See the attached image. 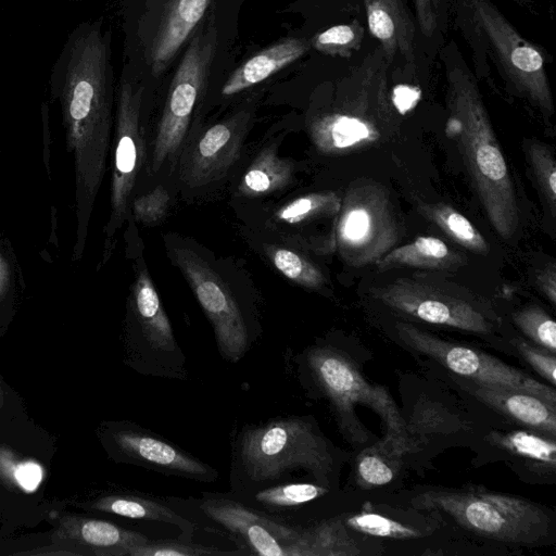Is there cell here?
Listing matches in <instances>:
<instances>
[{"instance_id":"6da1fadb","label":"cell","mask_w":556,"mask_h":556,"mask_svg":"<svg viewBox=\"0 0 556 556\" xmlns=\"http://www.w3.org/2000/svg\"><path fill=\"white\" fill-rule=\"evenodd\" d=\"M446 80V136L454 140L492 227L511 239L519 208L511 175L492 128L478 80L455 41L440 49Z\"/></svg>"},{"instance_id":"7a4b0ae2","label":"cell","mask_w":556,"mask_h":556,"mask_svg":"<svg viewBox=\"0 0 556 556\" xmlns=\"http://www.w3.org/2000/svg\"><path fill=\"white\" fill-rule=\"evenodd\" d=\"M338 452L312 416H282L248 424L236 435L231 452L230 484L269 485L309 481L331 488Z\"/></svg>"},{"instance_id":"3957f363","label":"cell","mask_w":556,"mask_h":556,"mask_svg":"<svg viewBox=\"0 0 556 556\" xmlns=\"http://www.w3.org/2000/svg\"><path fill=\"white\" fill-rule=\"evenodd\" d=\"M455 26L467 42L476 79L497 77L514 94L554 114L543 51L526 39L492 0H453Z\"/></svg>"},{"instance_id":"277c9868","label":"cell","mask_w":556,"mask_h":556,"mask_svg":"<svg viewBox=\"0 0 556 556\" xmlns=\"http://www.w3.org/2000/svg\"><path fill=\"white\" fill-rule=\"evenodd\" d=\"M294 362L301 386L309 396L329 403L342 435L354 447H366L371 437L356 414L357 406L365 405L386 427V434L378 442L403 460L404 418L387 389L368 382L348 353L332 343L317 341L299 353Z\"/></svg>"},{"instance_id":"5b68a950","label":"cell","mask_w":556,"mask_h":556,"mask_svg":"<svg viewBox=\"0 0 556 556\" xmlns=\"http://www.w3.org/2000/svg\"><path fill=\"white\" fill-rule=\"evenodd\" d=\"M389 72L378 46L339 81L327 105L308 122L318 151L358 152L391 138L399 126V111L389 89Z\"/></svg>"},{"instance_id":"8992f818","label":"cell","mask_w":556,"mask_h":556,"mask_svg":"<svg viewBox=\"0 0 556 556\" xmlns=\"http://www.w3.org/2000/svg\"><path fill=\"white\" fill-rule=\"evenodd\" d=\"M409 506L453 521L479 539L507 546L538 547L556 536V516L548 507L483 488H429L413 495Z\"/></svg>"},{"instance_id":"52a82bcc","label":"cell","mask_w":556,"mask_h":556,"mask_svg":"<svg viewBox=\"0 0 556 556\" xmlns=\"http://www.w3.org/2000/svg\"><path fill=\"white\" fill-rule=\"evenodd\" d=\"M369 295L403 317L500 339L502 319L494 306L463 288L414 276L374 287Z\"/></svg>"},{"instance_id":"ba28073f","label":"cell","mask_w":556,"mask_h":556,"mask_svg":"<svg viewBox=\"0 0 556 556\" xmlns=\"http://www.w3.org/2000/svg\"><path fill=\"white\" fill-rule=\"evenodd\" d=\"M392 330L393 338L402 346L438 365L444 374L490 387L528 392L556 406L555 387L484 351L442 339L403 319L395 320Z\"/></svg>"},{"instance_id":"9c48e42d","label":"cell","mask_w":556,"mask_h":556,"mask_svg":"<svg viewBox=\"0 0 556 556\" xmlns=\"http://www.w3.org/2000/svg\"><path fill=\"white\" fill-rule=\"evenodd\" d=\"M126 348L128 365L140 375L179 380L188 376L186 356L146 266L132 287Z\"/></svg>"},{"instance_id":"30bf717a","label":"cell","mask_w":556,"mask_h":556,"mask_svg":"<svg viewBox=\"0 0 556 556\" xmlns=\"http://www.w3.org/2000/svg\"><path fill=\"white\" fill-rule=\"evenodd\" d=\"M170 255L210 320L223 359L236 364L256 341L260 328L247 315L216 270L189 248L170 249Z\"/></svg>"},{"instance_id":"8fae6325","label":"cell","mask_w":556,"mask_h":556,"mask_svg":"<svg viewBox=\"0 0 556 556\" xmlns=\"http://www.w3.org/2000/svg\"><path fill=\"white\" fill-rule=\"evenodd\" d=\"M336 245L351 266L375 263L399 241L400 228L383 189L376 184H352L341 200Z\"/></svg>"},{"instance_id":"7c38bea8","label":"cell","mask_w":556,"mask_h":556,"mask_svg":"<svg viewBox=\"0 0 556 556\" xmlns=\"http://www.w3.org/2000/svg\"><path fill=\"white\" fill-rule=\"evenodd\" d=\"M181 501L191 506L197 516L227 532L244 555L308 556L305 527L255 511L227 493L204 492L199 498Z\"/></svg>"},{"instance_id":"4fadbf2b","label":"cell","mask_w":556,"mask_h":556,"mask_svg":"<svg viewBox=\"0 0 556 556\" xmlns=\"http://www.w3.org/2000/svg\"><path fill=\"white\" fill-rule=\"evenodd\" d=\"M216 38L213 24L200 29L190 40L176 68L157 125L151 161L153 172H157L167 159L172 160L182 143L208 75Z\"/></svg>"},{"instance_id":"5bb4252c","label":"cell","mask_w":556,"mask_h":556,"mask_svg":"<svg viewBox=\"0 0 556 556\" xmlns=\"http://www.w3.org/2000/svg\"><path fill=\"white\" fill-rule=\"evenodd\" d=\"M142 88L122 80L118 89L115 148L111 185V216L105 228L108 239L124 223L138 172L146 155L140 126Z\"/></svg>"},{"instance_id":"9a60e30c","label":"cell","mask_w":556,"mask_h":556,"mask_svg":"<svg viewBox=\"0 0 556 556\" xmlns=\"http://www.w3.org/2000/svg\"><path fill=\"white\" fill-rule=\"evenodd\" d=\"M108 439L118 462L200 482H214L218 478L215 468L140 425L115 422Z\"/></svg>"},{"instance_id":"2e32d148","label":"cell","mask_w":556,"mask_h":556,"mask_svg":"<svg viewBox=\"0 0 556 556\" xmlns=\"http://www.w3.org/2000/svg\"><path fill=\"white\" fill-rule=\"evenodd\" d=\"M251 114L240 111L212 125L185 150L180 177L189 187L220 179L240 154Z\"/></svg>"},{"instance_id":"e0dca14e","label":"cell","mask_w":556,"mask_h":556,"mask_svg":"<svg viewBox=\"0 0 556 556\" xmlns=\"http://www.w3.org/2000/svg\"><path fill=\"white\" fill-rule=\"evenodd\" d=\"M370 35L378 41L389 71L418 74L420 54L425 52L417 22L407 0H364Z\"/></svg>"},{"instance_id":"ac0fdd59","label":"cell","mask_w":556,"mask_h":556,"mask_svg":"<svg viewBox=\"0 0 556 556\" xmlns=\"http://www.w3.org/2000/svg\"><path fill=\"white\" fill-rule=\"evenodd\" d=\"M463 391L522 429L556 439V406L523 391L490 387L445 374Z\"/></svg>"},{"instance_id":"d6986e66","label":"cell","mask_w":556,"mask_h":556,"mask_svg":"<svg viewBox=\"0 0 556 556\" xmlns=\"http://www.w3.org/2000/svg\"><path fill=\"white\" fill-rule=\"evenodd\" d=\"M483 444L504 460L520 479L548 483L556 477V439L527 429L491 431Z\"/></svg>"},{"instance_id":"ffe728a7","label":"cell","mask_w":556,"mask_h":556,"mask_svg":"<svg viewBox=\"0 0 556 556\" xmlns=\"http://www.w3.org/2000/svg\"><path fill=\"white\" fill-rule=\"evenodd\" d=\"M150 539L106 520L79 516L62 517L51 535L53 544L75 555L128 556L129 551Z\"/></svg>"},{"instance_id":"44dd1931","label":"cell","mask_w":556,"mask_h":556,"mask_svg":"<svg viewBox=\"0 0 556 556\" xmlns=\"http://www.w3.org/2000/svg\"><path fill=\"white\" fill-rule=\"evenodd\" d=\"M231 498L276 520L302 526L305 509L327 496L329 486L313 481H291L269 485L230 484Z\"/></svg>"},{"instance_id":"7402d4cb","label":"cell","mask_w":556,"mask_h":556,"mask_svg":"<svg viewBox=\"0 0 556 556\" xmlns=\"http://www.w3.org/2000/svg\"><path fill=\"white\" fill-rule=\"evenodd\" d=\"M212 0H169L150 52L154 74H161L195 29Z\"/></svg>"},{"instance_id":"603a6c76","label":"cell","mask_w":556,"mask_h":556,"mask_svg":"<svg viewBox=\"0 0 556 556\" xmlns=\"http://www.w3.org/2000/svg\"><path fill=\"white\" fill-rule=\"evenodd\" d=\"M309 43L300 38H287L258 51L228 77L222 93L226 97L241 92L267 79L303 56Z\"/></svg>"},{"instance_id":"cb8c5ba5","label":"cell","mask_w":556,"mask_h":556,"mask_svg":"<svg viewBox=\"0 0 556 556\" xmlns=\"http://www.w3.org/2000/svg\"><path fill=\"white\" fill-rule=\"evenodd\" d=\"M89 507L135 520L157 521L174 525L181 531L180 538L191 540L197 525L181 516L167 501L137 493H110L98 497Z\"/></svg>"},{"instance_id":"d4e9b609","label":"cell","mask_w":556,"mask_h":556,"mask_svg":"<svg viewBox=\"0 0 556 556\" xmlns=\"http://www.w3.org/2000/svg\"><path fill=\"white\" fill-rule=\"evenodd\" d=\"M463 261V255L441 239L420 236L407 244L391 249L375 265L379 271L402 267L452 270L460 267Z\"/></svg>"},{"instance_id":"484cf974","label":"cell","mask_w":556,"mask_h":556,"mask_svg":"<svg viewBox=\"0 0 556 556\" xmlns=\"http://www.w3.org/2000/svg\"><path fill=\"white\" fill-rule=\"evenodd\" d=\"M293 169V163L279 157L274 147L265 148L242 176L239 193L260 197L280 190L291 182Z\"/></svg>"},{"instance_id":"4316f807","label":"cell","mask_w":556,"mask_h":556,"mask_svg":"<svg viewBox=\"0 0 556 556\" xmlns=\"http://www.w3.org/2000/svg\"><path fill=\"white\" fill-rule=\"evenodd\" d=\"M341 519L353 533L381 540L419 539L434 529L427 525L417 527L407 520L376 511L369 505H365L361 511L341 517Z\"/></svg>"},{"instance_id":"83f0119b","label":"cell","mask_w":556,"mask_h":556,"mask_svg":"<svg viewBox=\"0 0 556 556\" xmlns=\"http://www.w3.org/2000/svg\"><path fill=\"white\" fill-rule=\"evenodd\" d=\"M308 556H355L364 554L341 517L324 519L304 528Z\"/></svg>"},{"instance_id":"f1b7e54d","label":"cell","mask_w":556,"mask_h":556,"mask_svg":"<svg viewBox=\"0 0 556 556\" xmlns=\"http://www.w3.org/2000/svg\"><path fill=\"white\" fill-rule=\"evenodd\" d=\"M419 212L457 244L477 254L489 253L490 244L479 229L454 207L443 203L421 204Z\"/></svg>"},{"instance_id":"f546056e","label":"cell","mask_w":556,"mask_h":556,"mask_svg":"<svg viewBox=\"0 0 556 556\" xmlns=\"http://www.w3.org/2000/svg\"><path fill=\"white\" fill-rule=\"evenodd\" d=\"M341 200L332 191L308 193L280 206L274 214V220L283 229L304 227L318 219L338 215Z\"/></svg>"},{"instance_id":"4dcf8cb0","label":"cell","mask_w":556,"mask_h":556,"mask_svg":"<svg viewBox=\"0 0 556 556\" xmlns=\"http://www.w3.org/2000/svg\"><path fill=\"white\" fill-rule=\"evenodd\" d=\"M402 459L379 442L366 446L355 460V480L363 489L380 488L392 482Z\"/></svg>"},{"instance_id":"1f68e13d","label":"cell","mask_w":556,"mask_h":556,"mask_svg":"<svg viewBox=\"0 0 556 556\" xmlns=\"http://www.w3.org/2000/svg\"><path fill=\"white\" fill-rule=\"evenodd\" d=\"M45 480L43 466L11 447L0 444V481L11 490L30 494Z\"/></svg>"},{"instance_id":"d6a6232c","label":"cell","mask_w":556,"mask_h":556,"mask_svg":"<svg viewBox=\"0 0 556 556\" xmlns=\"http://www.w3.org/2000/svg\"><path fill=\"white\" fill-rule=\"evenodd\" d=\"M453 0H413L419 35L428 52H437L443 42Z\"/></svg>"},{"instance_id":"836d02e7","label":"cell","mask_w":556,"mask_h":556,"mask_svg":"<svg viewBox=\"0 0 556 556\" xmlns=\"http://www.w3.org/2000/svg\"><path fill=\"white\" fill-rule=\"evenodd\" d=\"M511 321L525 339L552 353L556 352V324L542 307H522L511 314Z\"/></svg>"},{"instance_id":"e575fe53","label":"cell","mask_w":556,"mask_h":556,"mask_svg":"<svg viewBox=\"0 0 556 556\" xmlns=\"http://www.w3.org/2000/svg\"><path fill=\"white\" fill-rule=\"evenodd\" d=\"M266 253L274 266L293 282L309 289H319L325 283L319 268L301 254L276 245H267Z\"/></svg>"},{"instance_id":"d590c367","label":"cell","mask_w":556,"mask_h":556,"mask_svg":"<svg viewBox=\"0 0 556 556\" xmlns=\"http://www.w3.org/2000/svg\"><path fill=\"white\" fill-rule=\"evenodd\" d=\"M365 28L358 21L350 24L332 26L312 39V46L317 51L349 58L357 51L363 42Z\"/></svg>"},{"instance_id":"8d00e7d4","label":"cell","mask_w":556,"mask_h":556,"mask_svg":"<svg viewBox=\"0 0 556 556\" xmlns=\"http://www.w3.org/2000/svg\"><path fill=\"white\" fill-rule=\"evenodd\" d=\"M528 160L551 213L556 208V162L549 148L540 141H531L527 149Z\"/></svg>"},{"instance_id":"74e56055","label":"cell","mask_w":556,"mask_h":556,"mask_svg":"<svg viewBox=\"0 0 556 556\" xmlns=\"http://www.w3.org/2000/svg\"><path fill=\"white\" fill-rule=\"evenodd\" d=\"M204 555H244L241 551H222L202 545L191 540H149L132 547L128 556H204Z\"/></svg>"},{"instance_id":"f35d334b","label":"cell","mask_w":556,"mask_h":556,"mask_svg":"<svg viewBox=\"0 0 556 556\" xmlns=\"http://www.w3.org/2000/svg\"><path fill=\"white\" fill-rule=\"evenodd\" d=\"M509 344L513 354L520 356L547 384L555 387V353L542 349L521 337H510Z\"/></svg>"},{"instance_id":"ab89813d","label":"cell","mask_w":556,"mask_h":556,"mask_svg":"<svg viewBox=\"0 0 556 556\" xmlns=\"http://www.w3.org/2000/svg\"><path fill=\"white\" fill-rule=\"evenodd\" d=\"M169 203V194L159 186L151 192L137 198L132 204V212L137 222L153 224L165 215Z\"/></svg>"},{"instance_id":"60d3db41","label":"cell","mask_w":556,"mask_h":556,"mask_svg":"<svg viewBox=\"0 0 556 556\" xmlns=\"http://www.w3.org/2000/svg\"><path fill=\"white\" fill-rule=\"evenodd\" d=\"M535 282L539 290L552 303L556 304V269L554 264L545 266L539 270L535 277Z\"/></svg>"},{"instance_id":"b9f144b4","label":"cell","mask_w":556,"mask_h":556,"mask_svg":"<svg viewBox=\"0 0 556 556\" xmlns=\"http://www.w3.org/2000/svg\"><path fill=\"white\" fill-rule=\"evenodd\" d=\"M18 554H21V555H75L74 552H72L63 546L53 544V543H52V546H48V547H46V549H42V548L33 549V551H27V552H21Z\"/></svg>"},{"instance_id":"7bdbcfd3","label":"cell","mask_w":556,"mask_h":556,"mask_svg":"<svg viewBox=\"0 0 556 556\" xmlns=\"http://www.w3.org/2000/svg\"><path fill=\"white\" fill-rule=\"evenodd\" d=\"M9 281V270L7 264L3 262L0 255V301L3 299Z\"/></svg>"},{"instance_id":"ee69618b","label":"cell","mask_w":556,"mask_h":556,"mask_svg":"<svg viewBox=\"0 0 556 556\" xmlns=\"http://www.w3.org/2000/svg\"><path fill=\"white\" fill-rule=\"evenodd\" d=\"M514 1H516L519 5L525 7L527 9H530L532 7V4L534 3V0H514Z\"/></svg>"},{"instance_id":"f6af8a7d","label":"cell","mask_w":556,"mask_h":556,"mask_svg":"<svg viewBox=\"0 0 556 556\" xmlns=\"http://www.w3.org/2000/svg\"><path fill=\"white\" fill-rule=\"evenodd\" d=\"M3 405V390H2V384H1V380H0V409Z\"/></svg>"}]
</instances>
